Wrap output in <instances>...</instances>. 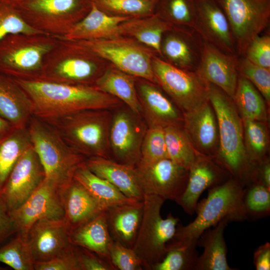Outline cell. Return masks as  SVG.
<instances>
[{
    "label": "cell",
    "instance_id": "1",
    "mask_svg": "<svg viewBox=\"0 0 270 270\" xmlns=\"http://www.w3.org/2000/svg\"><path fill=\"white\" fill-rule=\"evenodd\" d=\"M30 97L34 115L56 116L92 109L120 107L122 102L94 86L73 85L42 80L15 79Z\"/></svg>",
    "mask_w": 270,
    "mask_h": 270
},
{
    "label": "cell",
    "instance_id": "2",
    "mask_svg": "<svg viewBox=\"0 0 270 270\" xmlns=\"http://www.w3.org/2000/svg\"><path fill=\"white\" fill-rule=\"evenodd\" d=\"M208 91L219 133V148L214 158L244 188L254 182L256 166L246 152L242 118L232 100L223 90L208 83Z\"/></svg>",
    "mask_w": 270,
    "mask_h": 270
},
{
    "label": "cell",
    "instance_id": "3",
    "mask_svg": "<svg viewBox=\"0 0 270 270\" xmlns=\"http://www.w3.org/2000/svg\"><path fill=\"white\" fill-rule=\"evenodd\" d=\"M244 193V188L233 178L209 188L207 197L197 204L194 220L186 226L178 223L174 236L166 244L167 250L198 245L202 234L223 219L226 218L230 222L247 220Z\"/></svg>",
    "mask_w": 270,
    "mask_h": 270
},
{
    "label": "cell",
    "instance_id": "4",
    "mask_svg": "<svg viewBox=\"0 0 270 270\" xmlns=\"http://www.w3.org/2000/svg\"><path fill=\"white\" fill-rule=\"evenodd\" d=\"M112 116L110 110L92 109L40 118L79 154L86 158H110L109 133Z\"/></svg>",
    "mask_w": 270,
    "mask_h": 270
},
{
    "label": "cell",
    "instance_id": "5",
    "mask_svg": "<svg viewBox=\"0 0 270 270\" xmlns=\"http://www.w3.org/2000/svg\"><path fill=\"white\" fill-rule=\"evenodd\" d=\"M101 58L78 41L59 38L44 60L40 80L94 86L104 70Z\"/></svg>",
    "mask_w": 270,
    "mask_h": 270
},
{
    "label": "cell",
    "instance_id": "6",
    "mask_svg": "<svg viewBox=\"0 0 270 270\" xmlns=\"http://www.w3.org/2000/svg\"><path fill=\"white\" fill-rule=\"evenodd\" d=\"M32 146L44 167L46 179L62 190L86 158L71 148L43 120L34 115L28 126Z\"/></svg>",
    "mask_w": 270,
    "mask_h": 270
},
{
    "label": "cell",
    "instance_id": "7",
    "mask_svg": "<svg viewBox=\"0 0 270 270\" xmlns=\"http://www.w3.org/2000/svg\"><path fill=\"white\" fill-rule=\"evenodd\" d=\"M59 38L16 33L0 40V72L14 79L40 80L44 60Z\"/></svg>",
    "mask_w": 270,
    "mask_h": 270
},
{
    "label": "cell",
    "instance_id": "8",
    "mask_svg": "<svg viewBox=\"0 0 270 270\" xmlns=\"http://www.w3.org/2000/svg\"><path fill=\"white\" fill-rule=\"evenodd\" d=\"M165 200L152 194H144L141 224L133 247L140 258L143 270H152L166 252V244L174 236L180 222L169 213L165 218L160 210Z\"/></svg>",
    "mask_w": 270,
    "mask_h": 270
},
{
    "label": "cell",
    "instance_id": "9",
    "mask_svg": "<svg viewBox=\"0 0 270 270\" xmlns=\"http://www.w3.org/2000/svg\"><path fill=\"white\" fill-rule=\"evenodd\" d=\"M91 0H26L15 6L41 33L64 38L90 11Z\"/></svg>",
    "mask_w": 270,
    "mask_h": 270
},
{
    "label": "cell",
    "instance_id": "10",
    "mask_svg": "<svg viewBox=\"0 0 270 270\" xmlns=\"http://www.w3.org/2000/svg\"><path fill=\"white\" fill-rule=\"evenodd\" d=\"M76 41L118 70L158 85L152 64L154 55L139 42L121 36Z\"/></svg>",
    "mask_w": 270,
    "mask_h": 270
},
{
    "label": "cell",
    "instance_id": "11",
    "mask_svg": "<svg viewBox=\"0 0 270 270\" xmlns=\"http://www.w3.org/2000/svg\"><path fill=\"white\" fill-rule=\"evenodd\" d=\"M152 64L158 85L182 112L209 101L208 83L195 71L180 68L154 56Z\"/></svg>",
    "mask_w": 270,
    "mask_h": 270
},
{
    "label": "cell",
    "instance_id": "12",
    "mask_svg": "<svg viewBox=\"0 0 270 270\" xmlns=\"http://www.w3.org/2000/svg\"><path fill=\"white\" fill-rule=\"evenodd\" d=\"M228 20L238 57L250 42L268 26L270 0H217Z\"/></svg>",
    "mask_w": 270,
    "mask_h": 270
},
{
    "label": "cell",
    "instance_id": "13",
    "mask_svg": "<svg viewBox=\"0 0 270 270\" xmlns=\"http://www.w3.org/2000/svg\"><path fill=\"white\" fill-rule=\"evenodd\" d=\"M135 171L139 186L144 194L158 196L176 202L186 186L188 170L168 158L147 164H136Z\"/></svg>",
    "mask_w": 270,
    "mask_h": 270
},
{
    "label": "cell",
    "instance_id": "14",
    "mask_svg": "<svg viewBox=\"0 0 270 270\" xmlns=\"http://www.w3.org/2000/svg\"><path fill=\"white\" fill-rule=\"evenodd\" d=\"M45 178L44 167L31 146L20 156L0 192L9 212L25 202Z\"/></svg>",
    "mask_w": 270,
    "mask_h": 270
},
{
    "label": "cell",
    "instance_id": "15",
    "mask_svg": "<svg viewBox=\"0 0 270 270\" xmlns=\"http://www.w3.org/2000/svg\"><path fill=\"white\" fill-rule=\"evenodd\" d=\"M131 110H120L112 116L109 140L116 162L135 166L140 158L142 142L147 128Z\"/></svg>",
    "mask_w": 270,
    "mask_h": 270
},
{
    "label": "cell",
    "instance_id": "16",
    "mask_svg": "<svg viewBox=\"0 0 270 270\" xmlns=\"http://www.w3.org/2000/svg\"><path fill=\"white\" fill-rule=\"evenodd\" d=\"M16 233L27 234L42 218H62L64 209L60 190L46 179L20 206L10 212Z\"/></svg>",
    "mask_w": 270,
    "mask_h": 270
},
{
    "label": "cell",
    "instance_id": "17",
    "mask_svg": "<svg viewBox=\"0 0 270 270\" xmlns=\"http://www.w3.org/2000/svg\"><path fill=\"white\" fill-rule=\"evenodd\" d=\"M195 0L197 12L195 30L202 40L225 54L238 56L230 24L218 0Z\"/></svg>",
    "mask_w": 270,
    "mask_h": 270
},
{
    "label": "cell",
    "instance_id": "18",
    "mask_svg": "<svg viewBox=\"0 0 270 270\" xmlns=\"http://www.w3.org/2000/svg\"><path fill=\"white\" fill-rule=\"evenodd\" d=\"M27 237L35 262L50 260L74 246L64 218L38 220L28 230Z\"/></svg>",
    "mask_w": 270,
    "mask_h": 270
},
{
    "label": "cell",
    "instance_id": "19",
    "mask_svg": "<svg viewBox=\"0 0 270 270\" xmlns=\"http://www.w3.org/2000/svg\"><path fill=\"white\" fill-rule=\"evenodd\" d=\"M238 58L225 54L203 41L195 72L206 82L217 86L232 99L238 77Z\"/></svg>",
    "mask_w": 270,
    "mask_h": 270
},
{
    "label": "cell",
    "instance_id": "20",
    "mask_svg": "<svg viewBox=\"0 0 270 270\" xmlns=\"http://www.w3.org/2000/svg\"><path fill=\"white\" fill-rule=\"evenodd\" d=\"M182 128L196 152L214 158L219 148L216 116L210 101L182 112Z\"/></svg>",
    "mask_w": 270,
    "mask_h": 270
},
{
    "label": "cell",
    "instance_id": "21",
    "mask_svg": "<svg viewBox=\"0 0 270 270\" xmlns=\"http://www.w3.org/2000/svg\"><path fill=\"white\" fill-rule=\"evenodd\" d=\"M220 166L213 158L198 154L188 169L186 188L176 202L186 214L192 215L195 212L198 198L206 190L220 185L230 178H226L224 172H227Z\"/></svg>",
    "mask_w": 270,
    "mask_h": 270
},
{
    "label": "cell",
    "instance_id": "22",
    "mask_svg": "<svg viewBox=\"0 0 270 270\" xmlns=\"http://www.w3.org/2000/svg\"><path fill=\"white\" fill-rule=\"evenodd\" d=\"M156 84L150 82L138 84V97L143 114L148 126H182L183 114Z\"/></svg>",
    "mask_w": 270,
    "mask_h": 270
},
{
    "label": "cell",
    "instance_id": "23",
    "mask_svg": "<svg viewBox=\"0 0 270 270\" xmlns=\"http://www.w3.org/2000/svg\"><path fill=\"white\" fill-rule=\"evenodd\" d=\"M202 44L203 40L196 30L182 28L180 34L170 32L162 40V57L178 68L196 71Z\"/></svg>",
    "mask_w": 270,
    "mask_h": 270
},
{
    "label": "cell",
    "instance_id": "24",
    "mask_svg": "<svg viewBox=\"0 0 270 270\" xmlns=\"http://www.w3.org/2000/svg\"><path fill=\"white\" fill-rule=\"evenodd\" d=\"M88 14L64 37L73 40H84L120 36L121 24L132 16H110L92 1Z\"/></svg>",
    "mask_w": 270,
    "mask_h": 270
},
{
    "label": "cell",
    "instance_id": "25",
    "mask_svg": "<svg viewBox=\"0 0 270 270\" xmlns=\"http://www.w3.org/2000/svg\"><path fill=\"white\" fill-rule=\"evenodd\" d=\"M34 115L28 94L14 78L0 72V116L15 128H26Z\"/></svg>",
    "mask_w": 270,
    "mask_h": 270
},
{
    "label": "cell",
    "instance_id": "26",
    "mask_svg": "<svg viewBox=\"0 0 270 270\" xmlns=\"http://www.w3.org/2000/svg\"><path fill=\"white\" fill-rule=\"evenodd\" d=\"M60 192L64 209V218L70 234L106 210L74 178Z\"/></svg>",
    "mask_w": 270,
    "mask_h": 270
},
{
    "label": "cell",
    "instance_id": "27",
    "mask_svg": "<svg viewBox=\"0 0 270 270\" xmlns=\"http://www.w3.org/2000/svg\"><path fill=\"white\" fill-rule=\"evenodd\" d=\"M85 164L93 173L110 182L128 198L143 200L144 194L138 184L134 166L101 157L86 158Z\"/></svg>",
    "mask_w": 270,
    "mask_h": 270
},
{
    "label": "cell",
    "instance_id": "28",
    "mask_svg": "<svg viewBox=\"0 0 270 270\" xmlns=\"http://www.w3.org/2000/svg\"><path fill=\"white\" fill-rule=\"evenodd\" d=\"M143 200L118 205L106 210L108 230L112 240L133 248L143 214Z\"/></svg>",
    "mask_w": 270,
    "mask_h": 270
},
{
    "label": "cell",
    "instance_id": "29",
    "mask_svg": "<svg viewBox=\"0 0 270 270\" xmlns=\"http://www.w3.org/2000/svg\"><path fill=\"white\" fill-rule=\"evenodd\" d=\"M228 220L224 218L215 226L205 230L199 238L197 244L204 248L198 256L194 270H236L229 266L226 258L228 249L224 231Z\"/></svg>",
    "mask_w": 270,
    "mask_h": 270
},
{
    "label": "cell",
    "instance_id": "30",
    "mask_svg": "<svg viewBox=\"0 0 270 270\" xmlns=\"http://www.w3.org/2000/svg\"><path fill=\"white\" fill-rule=\"evenodd\" d=\"M106 210L74 230L70 240L73 245L86 248L111 264L109 252L113 240L108 230Z\"/></svg>",
    "mask_w": 270,
    "mask_h": 270
},
{
    "label": "cell",
    "instance_id": "31",
    "mask_svg": "<svg viewBox=\"0 0 270 270\" xmlns=\"http://www.w3.org/2000/svg\"><path fill=\"white\" fill-rule=\"evenodd\" d=\"M94 86L126 104L134 114H142L134 76L116 67L111 68L104 71Z\"/></svg>",
    "mask_w": 270,
    "mask_h": 270
},
{
    "label": "cell",
    "instance_id": "32",
    "mask_svg": "<svg viewBox=\"0 0 270 270\" xmlns=\"http://www.w3.org/2000/svg\"><path fill=\"white\" fill-rule=\"evenodd\" d=\"M74 178L83 186L106 210L108 208L137 202L125 196L106 180L93 173L87 168L85 162L76 170Z\"/></svg>",
    "mask_w": 270,
    "mask_h": 270
},
{
    "label": "cell",
    "instance_id": "33",
    "mask_svg": "<svg viewBox=\"0 0 270 270\" xmlns=\"http://www.w3.org/2000/svg\"><path fill=\"white\" fill-rule=\"evenodd\" d=\"M122 34L130 35L162 57L163 34L172 28L158 14L144 18L128 20L121 24Z\"/></svg>",
    "mask_w": 270,
    "mask_h": 270
},
{
    "label": "cell",
    "instance_id": "34",
    "mask_svg": "<svg viewBox=\"0 0 270 270\" xmlns=\"http://www.w3.org/2000/svg\"><path fill=\"white\" fill-rule=\"evenodd\" d=\"M232 100L242 119L265 122L268 113L264 98L246 78L240 75Z\"/></svg>",
    "mask_w": 270,
    "mask_h": 270
},
{
    "label": "cell",
    "instance_id": "35",
    "mask_svg": "<svg viewBox=\"0 0 270 270\" xmlns=\"http://www.w3.org/2000/svg\"><path fill=\"white\" fill-rule=\"evenodd\" d=\"M31 146L27 126L15 128L0 142V192L20 156Z\"/></svg>",
    "mask_w": 270,
    "mask_h": 270
},
{
    "label": "cell",
    "instance_id": "36",
    "mask_svg": "<svg viewBox=\"0 0 270 270\" xmlns=\"http://www.w3.org/2000/svg\"><path fill=\"white\" fill-rule=\"evenodd\" d=\"M167 156L176 164L188 170L198 154L182 126H170L164 128Z\"/></svg>",
    "mask_w": 270,
    "mask_h": 270
},
{
    "label": "cell",
    "instance_id": "37",
    "mask_svg": "<svg viewBox=\"0 0 270 270\" xmlns=\"http://www.w3.org/2000/svg\"><path fill=\"white\" fill-rule=\"evenodd\" d=\"M0 262L14 270H34L35 262L27 234L16 233L15 236L0 246Z\"/></svg>",
    "mask_w": 270,
    "mask_h": 270
},
{
    "label": "cell",
    "instance_id": "38",
    "mask_svg": "<svg viewBox=\"0 0 270 270\" xmlns=\"http://www.w3.org/2000/svg\"><path fill=\"white\" fill-rule=\"evenodd\" d=\"M244 146L250 161L255 166L264 160L268 138L264 122L242 119Z\"/></svg>",
    "mask_w": 270,
    "mask_h": 270
},
{
    "label": "cell",
    "instance_id": "39",
    "mask_svg": "<svg viewBox=\"0 0 270 270\" xmlns=\"http://www.w3.org/2000/svg\"><path fill=\"white\" fill-rule=\"evenodd\" d=\"M164 14H158L166 22L172 26L174 23L195 30L197 22L195 0H164Z\"/></svg>",
    "mask_w": 270,
    "mask_h": 270
},
{
    "label": "cell",
    "instance_id": "40",
    "mask_svg": "<svg viewBox=\"0 0 270 270\" xmlns=\"http://www.w3.org/2000/svg\"><path fill=\"white\" fill-rule=\"evenodd\" d=\"M243 204L247 220L269 216L270 190L260 183L250 184L244 188Z\"/></svg>",
    "mask_w": 270,
    "mask_h": 270
},
{
    "label": "cell",
    "instance_id": "41",
    "mask_svg": "<svg viewBox=\"0 0 270 270\" xmlns=\"http://www.w3.org/2000/svg\"><path fill=\"white\" fill-rule=\"evenodd\" d=\"M166 158L164 128L148 126L142 142L137 164H150Z\"/></svg>",
    "mask_w": 270,
    "mask_h": 270
},
{
    "label": "cell",
    "instance_id": "42",
    "mask_svg": "<svg viewBox=\"0 0 270 270\" xmlns=\"http://www.w3.org/2000/svg\"><path fill=\"white\" fill-rule=\"evenodd\" d=\"M102 10L120 16H140L152 12L160 0H91Z\"/></svg>",
    "mask_w": 270,
    "mask_h": 270
},
{
    "label": "cell",
    "instance_id": "43",
    "mask_svg": "<svg viewBox=\"0 0 270 270\" xmlns=\"http://www.w3.org/2000/svg\"><path fill=\"white\" fill-rule=\"evenodd\" d=\"M198 256L196 246L170 248L152 270H194Z\"/></svg>",
    "mask_w": 270,
    "mask_h": 270
},
{
    "label": "cell",
    "instance_id": "44",
    "mask_svg": "<svg viewBox=\"0 0 270 270\" xmlns=\"http://www.w3.org/2000/svg\"><path fill=\"white\" fill-rule=\"evenodd\" d=\"M238 74L248 80L265 100L270 102V69L257 65L244 56L238 58Z\"/></svg>",
    "mask_w": 270,
    "mask_h": 270
},
{
    "label": "cell",
    "instance_id": "45",
    "mask_svg": "<svg viewBox=\"0 0 270 270\" xmlns=\"http://www.w3.org/2000/svg\"><path fill=\"white\" fill-rule=\"evenodd\" d=\"M16 33H41L30 26L14 6L0 0V40Z\"/></svg>",
    "mask_w": 270,
    "mask_h": 270
},
{
    "label": "cell",
    "instance_id": "46",
    "mask_svg": "<svg viewBox=\"0 0 270 270\" xmlns=\"http://www.w3.org/2000/svg\"><path fill=\"white\" fill-rule=\"evenodd\" d=\"M111 264L116 270H142V262L133 248L114 241L110 248Z\"/></svg>",
    "mask_w": 270,
    "mask_h": 270
},
{
    "label": "cell",
    "instance_id": "47",
    "mask_svg": "<svg viewBox=\"0 0 270 270\" xmlns=\"http://www.w3.org/2000/svg\"><path fill=\"white\" fill-rule=\"evenodd\" d=\"M252 62L270 69V36H256L248 46L244 56Z\"/></svg>",
    "mask_w": 270,
    "mask_h": 270
},
{
    "label": "cell",
    "instance_id": "48",
    "mask_svg": "<svg viewBox=\"0 0 270 270\" xmlns=\"http://www.w3.org/2000/svg\"><path fill=\"white\" fill-rule=\"evenodd\" d=\"M34 270H82L76 246L50 260L35 262Z\"/></svg>",
    "mask_w": 270,
    "mask_h": 270
},
{
    "label": "cell",
    "instance_id": "49",
    "mask_svg": "<svg viewBox=\"0 0 270 270\" xmlns=\"http://www.w3.org/2000/svg\"><path fill=\"white\" fill-rule=\"evenodd\" d=\"M82 270H116L106 260L83 248L76 246Z\"/></svg>",
    "mask_w": 270,
    "mask_h": 270
},
{
    "label": "cell",
    "instance_id": "50",
    "mask_svg": "<svg viewBox=\"0 0 270 270\" xmlns=\"http://www.w3.org/2000/svg\"><path fill=\"white\" fill-rule=\"evenodd\" d=\"M16 233L10 212L0 197V246Z\"/></svg>",
    "mask_w": 270,
    "mask_h": 270
},
{
    "label": "cell",
    "instance_id": "51",
    "mask_svg": "<svg viewBox=\"0 0 270 270\" xmlns=\"http://www.w3.org/2000/svg\"><path fill=\"white\" fill-rule=\"evenodd\" d=\"M254 263L256 270H270V244L260 245L254 252Z\"/></svg>",
    "mask_w": 270,
    "mask_h": 270
},
{
    "label": "cell",
    "instance_id": "52",
    "mask_svg": "<svg viewBox=\"0 0 270 270\" xmlns=\"http://www.w3.org/2000/svg\"><path fill=\"white\" fill-rule=\"evenodd\" d=\"M260 164V168L257 170V182L263 184L270 190V163L268 160H263Z\"/></svg>",
    "mask_w": 270,
    "mask_h": 270
},
{
    "label": "cell",
    "instance_id": "53",
    "mask_svg": "<svg viewBox=\"0 0 270 270\" xmlns=\"http://www.w3.org/2000/svg\"><path fill=\"white\" fill-rule=\"evenodd\" d=\"M14 129L9 122L0 116V134H8Z\"/></svg>",
    "mask_w": 270,
    "mask_h": 270
},
{
    "label": "cell",
    "instance_id": "54",
    "mask_svg": "<svg viewBox=\"0 0 270 270\" xmlns=\"http://www.w3.org/2000/svg\"><path fill=\"white\" fill-rule=\"evenodd\" d=\"M2 1L6 2L12 6H16L20 3L26 0H1Z\"/></svg>",
    "mask_w": 270,
    "mask_h": 270
},
{
    "label": "cell",
    "instance_id": "55",
    "mask_svg": "<svg viewBox=\"0 0 270 270\" xmlns=\"http://www.w3.org/2000/svg\"><path fill=\"white\" fill-rule=\"evenodd\" d=\"M8 134H0V142H1Z\"/></svg>",
    "mask_w": 270,
    "mask_h": 270
},
{
    "label": "cell",
    "instance_id": "56",
    "mask_svg": "<svg viewBox=\"0 0 270 270\" xmlns=\"http://www.w3.org/2000/svg\"><path fill=\"white\" fill-rule=\"evenodd\" d=\"M5 270V268H4L3 267L0 266V270Z\"/></svg>",
    "mask_w": 270,
    "mask_h": 270
}]
</instances>
